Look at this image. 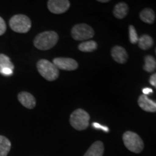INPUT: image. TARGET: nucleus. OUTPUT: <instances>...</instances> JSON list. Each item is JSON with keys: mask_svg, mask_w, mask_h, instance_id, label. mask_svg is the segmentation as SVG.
Here are the masks:
<instances>
[{"mask_svg": "<svg viewBox=\"0 0 156 156\" xmlns=\"http://www.w3.org/2000/svg\"><path fill=\"white\" fill-rule=\"evenodd\" d=\"M58 36L55 31H45L37 35L34 38L35 47L39 50H49L57 44Z\"/></svg>", "mask_w": 156, "mask_h": 156, "instance_id": "obj_1", "label": "nucleus"}, {"mask_svg": "<svg viewBox=\"0 0 156 156\" xmlns=\"http://www.w3.org/2000/svg\"><path fill=\"white\" fill-rule=\"evenodd\" d=\"M17 99L23 106L28 109H33L36 105V101L35 97L30 93L26 91H22L17 95Z\"/></svg>", "mask_w": 156, "mask_h": 156, "instance_id": "obj_9", "label": "nucleus"}, {"mask_svg": "<svg viewBox=\"0 0 156 156\" xmlns=\"http://www.w3.org/2000/svg\"><path fill=\"white\" fill-rule=\"evenodd\" d=\"M1 74L2 75H4V76H6V77H9V76L12 75L13 70H12L10 69H8V68H7V69H3L2 71Z\"/></svg>", "mask_w": 156, "mask_h": 156, "instance_id": "obj_23", "label": "nucleus"}, {"mask_svg": "<svg viewBox=\"0 0 156 156\" xmlns=\"http://www.w3.org/2000/svg\"><path fill=\"white\" fill-rule=\"evenodd\" d=\"M98 2H103V3H106V2H108L109 0H98Z\"/></svg>", "mask_w": 156, "mask_h": 156, "instance_id": "obj_26", "label": "nucleus"}, {"mask_svg": "<svg viewBox=\"0 0 156 156\" xmlns=\"http://www.w3.org/2000/svg\"><path fill=\"white\" fill-rule=\"evenodd\" d=\"M92 125H93V127L95 128V129H101V130H103V131L106 132H108V128L107 127V126L101 125V124H98V123L93 122V124H92Z\"/></svg>", "mask_w": 156, "mask_h": 156, "instance_id": "obj_22", "label": "nucleus"}, {"mask_svg": "<svg viewBox=\"0 0 156 156\" xmlns=\"http://www.w3.org/2000/svg\"><path fill=\"white\" fill-rule=\"evenodd\" d=\"M143 69L147 73H153L156 69V60L151 55H147L145 57V64Z\"/></svg>", "mask_w": 156, "mask_h": 156, "instance_id": "obj_18", "label": "nucleus"}, {"mask_svg": "<svg viewBox=\"0 0 156 156\" xmlns=\"http://www.w3.org/2000/svg\"><path fill=\"white\" fill-rule=\"evenodd\" d=\"M153 45V39L148 35H142L138 40V46L142 50H147Z\"/></svg>", "mask_w": 156, "mask_h": 156, "instance_id": "obj_16", "label": "nucleus"}, {"mask_svg": "<svg viewBox=\"0 0 156 156\" xmlns=\"http://www.w3.org/2000/svg\"><path fill=\"white\" fill-rule=\"evenodd\" d=\"M47 6L51 12L59 15L69 9L70 2L68 0H49L47 2Z\"/></svg>", "mask_w": 156, "mask_h": 156, "instance_id": "obj_7", "label": "nucleus"}, {"mask_svg": "<svg viewBox=\"0 0 156 156\" xmlns=\"http://www.w3.org/2000/svg\"><path fill=\"white\" fill-rule=\"evenodd\" d=\"M150 83L156 88V73L151 75V78H150Z\"/></svg>", "mask_w": 156, "mask_h": 156, "instance_id": "obj_24", "label": "nucleus"}, {"mask_svg": "<svg viewBox=\"0 0 156 156\" xmlns=\"http://www.w3.org/2000/svg\"><path fill=\"white\" fill-rule=\"evenodd\" d=\"M153 90L151 88H150V87H145V88H143V90H142V93L145 95H147L150 93H153Z\"/></svg>", "mask_w": 156, "mask_h": 156, "instance_id": "obj_25", "label": "nucleus"}, {"mask_svg": "<svg viewBox=\"0 0 156 156\" xmlns=\"http://www.w3.org/2000/svg\"><path fill=\"white\" fill-rule=\"evenodd\" d=\"M128 5L124 2H120L115 5L114 9V15L118 19L124 18L128 14Z\"/></svg>", "mask_w": 156, "mask_h": 156, "instance_id": "obj_13", "label": "nucleus"}, {"mask_svg": "<svg viewBox=\"0 0 156 156\" xmlns=\"http://www.w3.org/2000/svg\"><path fill=\"white\" fill-rule=\"evenodd\" d=\"M6 30H7V26H6L5 21L4 20L2 17H0V36L5 34Z\"/></svg>", "mask_w": 156, "mask_h": 156, "instance_id": "obj_21", "label": "nucleus"}, {"mask_svg": "<svg viewBox=\"0 0 156 156\" xmlns=\"http://www.w3.org/2000/svg\"><path fill=\"white\" fill-rule=\"evenodd\" d=\"M11 142L8 138L0 135V156H7L11 149Z\"/></svg>", "mask_w": 156, "mask_h": 156, "instance_id": "obj_15", "label": "nucleus"}, {"mask_svg": "<svg viewBox=\"0 0 156 156\" xmlns=\"http://www.w3.org/2000/svg\"><path fill=\"white\" fill-rule=\"evenodd\" d=\"M123 142L129 151L134 153H140L144 149V142L137 134L127 131L123 134Z\"/></svg>", "mask_w": 156, "mask_h": 156, "instance_id": "obj_3", "label": "nucleus"}, {"mask_svg": "<svg viewBox=\"0 0 156 156\" xmlns=\"http://www.w3.org/2000/svg\"><path fill=\"white\" fill-rule=\"evenodd\" d=\"M112 56L115 62L119 64L126 63L128 59V54L124 48L116 46L112 49Z\"/></svg>", "mask_w": 156, "mask_h": 156, "instance_id": "obj_11", "label": "nucleus"}, {"mask_svg": "<svg viewBox=\"0 0 156 156\" xmlns=\"http://www.w3.org/2000/svg\"><path fill=\"white\" fill-rule=\"evenodd\" d=\"M104 153V145L101 141H96L93 144L84 156H103Z\"/></svg>", "mask_w": 156, "mask_h": 156, "instance_id": "obj_12", "label": "nucleus"}, {"mask_svg": "<svg viewBox=\"0 0 156 156\" xmlns=\"http://www.w3.org/2000/svg\"><path fill=\"white\" fill-rule=\"evenodd\" d=\"M129 41L132 44H135L138 42L139 37L136 34V31L133 25H129Z\"/></svg>", "mask_w": 156, "mask_h": 156, "instance_id": "obj_20", "label": "nucleus"}, {"mask_svg": "<svg viewBox=\"0 0 156 156\" xmlns=\"http://www.w3.org/2000/svg\"><path fill=\"white\" fill-rule=\"evenodd\" d=\"M140 17L144 23L152 24L154 23L155 19V12L151 8H145L141 11L140 14Z\"/></svg>", "mask_w": 156, "mask_h": 156, "instance_id": "obj_14", "label": "nucleus"}, {"mask_svg": "<svg viewBox=\"0 0 156 156\" xmlns=\"http://www.w3.org/2000/svg\"><path fill=\"white\" fill-rule=\"evenodd\" d=\"M97 47V43L94 41H87L81 43L78 46V49L83 52H92L94 51Z\"/></svg>", "mask_w": 156, "mask_h": 156, "instance_id": "obj_17", "label": "nucleus"}, {"mask_svg": "<svg viewBox=\"0 0 156 156\" xmlns=\"http://www.w3.org/2000/svg\"><path fill=\"white\" fill-rule=\"evenodd\" d=\"M71 35L75 41H86L92 38L95 35L93 29L87 24H77L73 27Z\"/></svg>", "mask_w": 156, "mask_h": 156, "instance_id": "obj_6", "label": "nucleus"}, {"mask_svg": "<svg viewBox=\"0 0 156 156\" xmlns=\"http://www.w3.org/2000/svg\"><path fill=\"white\" fill-rule=\"evenodd\" d=\"M89 120L90 115L88 113L83 109L78 108L72 113L69 122L74 129L81 131L85 129L88 126Z\"/></svg>", "mask_w": 156, "mask_h": 156, "instance_id": "obj_4", "label": "nucleus"}, {"mask_svg": "<svg viewBox=\"0 0 156 156\" xmlns=\"http://www.w3.org/2000/svg\"><path fill=\"white\" fill-rule=\"evenodd\" d=\"M7 68L13 70L15 66L9 56H6L5 54H0V74L3 69H7Z\"/></svg>", "mask_w": 156, "mask_h": 156, "instance_id": "obj_19", "label": "nucleus"}, {"mask_svg": "<svg viewBox=\"0 0 156 156\" xmlns=\"http://www.w3.org/2000/svg\"><path fill=\"white\" fill-rule=\"evenodd\" d=\"M53 64L57 67L58 69L73 71L78 68V63L77 61L71 58L57 57L54 58Z\"/></svg>", "mask_w": 156, "mask_h": 156, "instance_id": "obj_8", "label": "nucleus"}, {"mask_svg": "<svg viewBox=\"0 0 156 156\" xmlns=\"http://www.w3.org/2000/svg\"><path fill=\"white\" fill-rule=\"evenodd\" d=\"M138 105L145 112H156V102L148 98L147 95H140L138 98Z\"/></svg>", "mask_w": 156, "mask_h": 156, "instance_id": "obj_10", "label": "nucleus"}, {"mask_svg": "<svg viewBox=\"0 0 156 156\" xmlns=\"http://www.w3.org/2000/svg\"><path fill=\"white\" fill-rule=\"evenodd\" d=\"M155 53H156V49H155Z\"/></svg>", "mask_w": 156, "mask_h": 156, "instance_id": "obj_27", "label": "nucleus"}, {"mask_svg": "<svg viewBox=\"0 0 156 156\" xmlns=\"http://www.w3.org/2000/svg\"><path fill=\"white\" fill-rule=\"evenodd\" d=\"M9 27L13 31L19 34H26L31 28V20L25 15H15L9 20Z\"/></svg>", "mask_w": 156, "mask_h": 156, "instance_id": "obj_5", "label": "nucleus"}, {"mask_svg": "<svg viewBox=\"0 0 156 156\" xmlns=\"http://www.w3.org/2000/svg\"><path fill=\"white\" fill-rule=\"evenodd\" d=\"M37 69L40 75L48 81L56 80L59 75V71L53 62L46 59H40L37 62Z\"/></svg>", "mask_w": 156, "mask_h": 156, "instance_id": "obj_2", "label": "nucleus"}]
</instances>
